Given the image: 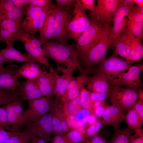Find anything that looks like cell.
<instances>
[{
	"label": "cell",
	"instance_id": "6da1fadb",
	"mask_svg": "<svg viewBox=\"0 0 143 143\" xmlns=\"http://www.w3.org/2000/svg\"><path fill=\"white\" fill-rule=\"evenodd\" d=\"M42 45L43 54L53 60L57 65V68L62 67L64 65L66 68L73 67L78 69L80 72L83 70L79 64L74 44L69 45L54 41L46 42Z\"/></svg>",
	"mask_w": 143,
	"mask_h": 143
},
{
	"label": "cell",
	"instance_id": "7a4b0ae2",
	"mask_svg": "<svg viewBox=\"0 0 143 143\" xmlns=\"http://www.w3.org/2000/svg\"><path fill=\"white\" fill-rule=\"evenodd\" d=\"M112 27L110 23H105L99 35L90 48L79 57L81 63L87 68L100 63L106 58L108 49L110 48L108 43L110 34Z\"/></svg>",
	"mask_w": 143,
	"mask_h": 143
},
{
	"label": "cell",
	"instance_id": "3957f363",
	"mask_svg": "<svg viewBox=\"0 0 143 143\" xmlns=\"http://www.w3.org/2000/svg\"><path fill=\"white\" fill-rule=\"evenodd\" d=\"M54 8L29 5L26 9V17L21 23L20 27L31 37H35L37 31L42 27L49 10Z\"/></svg>",
	"mask_w": 143,
	"mask_h": 143
},
{
	"label": "cell",
	"instance_id": "277c9868",
	"mask_svg": "<svg viewBox=\"0 0 143 143\" xmlns=\"http://www.w3.org/2000/svg\"><path fill=\"white\" fill-rule=\"evenodd\" d=\"M108 92L111 102L124 113L132 108L138 99L137 90L131 88L110 85Z\"/></svg>",
	"mask_w": 143,
	"mask_h": 143
},
{
	"label": "cell",
	"instance_id": "5b68a950",
	"mask_svg": "<svg viewBox=\"0 0 143 143\" xmlns=\"http://www.w3.org/2000/svg\"><path fill=\"white\" fill-rule=\"evenodd\" d=\"M74 8L67 28L69 38L77 42L78 38L89 26L90 20L78 0H75Z\"/></svg>",
	"mask_w": 143,
	"mask_h": 143
},
{
	"label": "cell",
	"instance_id": "8992f818",
	"mask_svg": "<svg viewBox=\"0 0 143 143\" xmlns=\"http://www.w3.org/2000/svg\"><path fill=\"white\" fill-rule=\"evenodd\" d=\"M53 35L52 39L61 43L67 44L69 38L67 31L71 17V8L56 6Z\"/></svg>",
	"mask_w": 143,
	"mask_h": 143
},
{
	"label": "cell",
	"instance_id": "52a82bcc",
	"mask_svg": "<svg viewBox=\"0 0 143 143\" xmlns=\"http://www.w3.org/2000/svg\"><path fill=\"white\" fill-rule=\"evenodd\" d=\"M26 125L27 128L25 131L32 138L40 137L46 143L51 141V135L53 134V130L52 117L50 113Z\"/></svg>",
	"mask_w": 143,
	"mask_h": 143
},
{
	"label": "cell",
	"instance_id": "ba28073f",
	"mask_svg": "<svg viewBox=\"0 0 143 143\" xmlns=\"http://www.w3.org/2000/svg\"><path fill=\"white\" fill-rule=\"evenodd\" d=\"M56 100L43 96L28 101V108L24 112V125L33 122L46 114Z\"/></svg>",
	"mask_w": 143,
	"mask_h": 143
},
{
	"label": "cell",
	"instance_id": "9c48e42d",
	"mask_svg": "<svg viewBox=\"0 0 143 143\" xmlns=\"http://www.w3.org/2000/svg\"><path fill=\"white\" fill-rule=\"evenodd\" d=\"M143 70L142 65L130 66L127 72L121 73L116 78L109 81V83L115 86H124L137 91L143 86L141 77Z\"/></svg>",
	"mask_w": 143,
	"mask_h": 143
},
{
	"label": "cell",
	"instance_id": "30bf717a",
	"mask_svg": "<svg viewBox=\"0 0 143 143\" xmlns=\"http://www.w3.org/2000/svg\"><path fill=\"white\" fill-rule=\"evenodd\" d=\"M130 65L114 53L100 63L97 72L105 75L109 82L128 70Z\"/></svg>",
	"mask_w": 143,
	"mask_h": 143
},
{
	"label": "cell",
	"instance_id": "8fae6325",
	"mask_svg": "<svg viewBox=\"0 0 143 143\" xmlns=\"http://www.w3.org/2000/svg\"><path fill=\"white\" fill-rule=\"evenodd\" d=\"M97 5L90 15V20L110 23L120 5V0H97Z\"/></svg>",
	"mask_w": 143,
	"mask_h": 143
},
{
	"label": "cell",
	"instance_id": "7c38bea8",
	"mask_svg": "<svg viewBox=\"0 0 143 143\" xmlns=\"http://www.w3.org/2000/svg\"><path fill=\"white\" fill-rule=\"evenodd\" d=\"M90 20L89 26L77 42L75 48L78 57L81 56L91 46L100 34L104 24L103 23Z\"/></svg>",
	"mask_w": 143,
	"mask_h": 143
},
{
	"label": "cell",
	"instance_id": "4fadbf2b",
	"mask_svg": "<svg viewBox=\"0 0 143 143\" xmlns=\"http://www.w3.org/2000/svg\"><path fill=\"white\" fill-rule=\"evenodd\" d=\"M135 8L133 5L122 4L120 0V5L114 16V24L110 34L108 43L110 47L113 46L117 38L123 31L125 21L124 17L128 16Z\"/></svg>",
	"mask_w": 143,
	"mask_h": 143
},
{
	"label": "cell",
	"instance_id": "5bb4252c",
	"mask_svg": "<svg viewBox=\"0 0 143 143\" xmlns=\"http://www.w3.org/2000/svg\"><path fill=\"white\" fill-rule=\"evenodd\" d=\"M2 107L6 111L8 125H11V128L15 131H20V128L25 124V111L21 103L15 101Z\"/></svg>",
	"mask_w": 143,
	"mask_h": 143
},
{
	"label": "cell",
	"instance_id": "9a60e30c",
	"mask_svg": "<svg viewBox=\"0 0 143 143\" xmlns=\"http://www.w3.org/2000/svg\"><path fill=\"white\" fill-rule=\"evenodd\" d=\"M90 78L85 74H81L77 78H75L69 83L61 97L62 102H67L78 97L81 90L87 85Z\"/></svg>",
	"mask_w": 143,
	"mask_h": 143
},
{
	"label": "cell",
	"instance_id": "2e32d148",
	"mask_svg": "<svg viewBox=\"0 0 143 143\" xmlns=\"http://www.w3.org/2000/svg\"><path fill=\"white\" fill-rule=\"evenodd\" d=\"M49 71L45 70L37 79L36 82L43 96L51 99L55 95V90L57 73L49 66Z\"/></svg>",
	"mask_w": 143,
	"mask_h": 143
},
{
	"label": "cell",
	"instance_id": "e0dca14e",
	"mask_svg": "<svg viewBox=\"0 0 143 143\" xmlns=\"http://www.w3.org/2000/svg\"><path fill=\"white\" fill-rule=\"evenodd\" d=\"M18 67L11 63L6 68V71L0 74V87L14 91L20 85L19 79L21 77L19 75Z\"/></svg>",
	"mask_w": 143,
	"mask_h": 143
},
{
	"label": "cell",
	"instance_id": "ac0fdd59",
	"mask_svg": "<svg viewBox=\"0 0 143 143\" xmlns=\"http://www.w3.org/2000/svg\"><path fill=\"white\" fill-rule=\"evenodd\" d=\"M26 10L16 7L11 0H0V20H22Z\"/></svg>",
	"mask_w": 143,
	"mask_h": 143
},
{
	"label": "cell",
	"instance_id": "d6986e66",
	"mask_svg": "<svg viewBox=\"0 0 143 143\" xmlns=\"http://www.w3.org/2000/svg\"><path fill=\"white\" fill-rule=\"evenodd\" d=\"M21 20H0V34L4 38L13 42L20 41L19 31Z\"/></svg>",
	"mask_w": 143,
	"mask_h": 143
},
{
	"label": "cell",
	"instance_id": "ffe728a7",
	"mask_svg": "<svg viewBox=\"0 0 143 143\" xmlns=\"http://www.w3.org/2000/svg\"><path fill=\"white\" fill-rule=\"evenodd\" d=\"M76 69L75 68H63L59 71L62 73L61 75L57 73L55 90L56 99L59 100L63 96L69 83L74 79L73 74Z\"/></svg>",
	"mask_w": 143,
	"mask_h": 143
},
{
	"label": "cell",
	"instance_id": "44dd1931",
	"mask_svg": "<svg viewBox=\"0 0 143 143\" xmlns=\"http://www.w3.org/2000/svg\"><path fill=\"white\" fill-rule=\"evenodd\" d=\"M124 112L119 108L113 104L106 108L102 116L103 124L112 126L115 129L125 118Z\"/></svg>",
	"mask_w": 143,
	"mask_h": 143
},
{
	"label": "cell",
	"instance_id": "7402d4cb",
	"mask_svg": "<svg viewBox=\"0 0 143 143\" xmlns=\"http://www.w3.org/2000/svg\"><path fill=\"white\" fill-rule=\"evenodd\" d=\"M18 88L23 100L28 101L44 96L37 84L36 80L27 79L20 83Z\"/></svg>",
	"mask_w": 143,
	"mask_h": 143
},
{
	"label": "cell",
	"instance_id": "603a6c76",
	"mask_svg": "<svg viewBox=\"0 0 143 143\" xmlns=\"http://www.w3.org/2000/svg\"><path fill=\"white\" fill-rule=\"evenodd\" d=\"M132 35L127 29L117 37L113 46L115 47L114 53L126 59L131 50Z\"/></svg>",
	"mask_w": 143,
	"mask_h": 143
},
{
	"label": "cell",
	"instance_id": "cb8c5ba5",
	"mask_svg": "<svg viewBox=\"0 0 143 143\" xmlns=\"http://www.w3.org/2000/svg\"><path fill=\"white\" fill-rule=\"evenodd\" d=\"M56 7L49 10L42 27L39 31L40 34L39 40L41 45L52 39L53 37L56 12Z\"/></svg>",
	"mask_w": 143,
	"mask_h": 143
},
{
	"label": "cell",
	"instance_id": "d4e9b609",
	"mask_svg": "<svg viewBox=\"0 0 143 143\" xmlns=\"http://www.w3.org/2000/svg\"><path fill=\"white\" fill-rule=\"evenodd\" d=\"M87 85L89 91L101 92H108L110 86L108 79L105 75L99 72L91 77Z\"/></svg>",
	"mask_w": 143,
	"mask_h": 143
},
{
	"label": "cell",
	"instance_id": "484cf974",
	"mask_svg": "<svg viewBox=\"0 0 143 143\" xmlns=\"http://www.w3.org/2000/svg\"><path fill=\"white\" fill-rule=\"evenodd\" d=\"M50 111L52 117L53 134L55 135L61 134V123L66 120L63 111V104L57 100Z\"/></svg>",
	"mask_w": 143,
	"mask_h": 143
},
{
	"label": "cell",
	"instance_id": "4316f807",
	"mask_svg": "<svg viewBox=\"0 0 143 143\" xmlns=\"http://www.w3.org/2000/svg\"><path fill=\"white\" fill-rule=\"evenodd\" d=\"M45 70L40 67L38 63L26 62L19 68L18 72L21 77L27 79L36 80Z\"/></svg>",
	"mask_w": 143,
	"mask_h": 143
},
{
	"label": "cell",
	"instance_id": "83f0119b",
	"mask_svg": "<svg viewBox=\"0 0 143 143\" xmlns=\"http://www.w3.org/2000/svg\"><path fill=\"white\" fill-rule=\"evenodd\" d=\"M141 39L132 35L130 51L126 61L130 64L140 61L143 57V46Z\"/></svg>",
	"mask_w": 143,
	"mask_h": 143
},
{
	"label": "cell",
	"instance_id": "f1b7e54d",
	"mask_svg": "<svg viewBox=\"0 0 143 143\" xmlns=\"http://www.w3.org/2000/svg\"><path fill=\"white\" fill-rule=\"evenodd\" d=\"M23 43L25 47L28 57L46 67H49L48 59L43 54L42 48L41 47L34 48L28 43L25 42Z\"/></svg>",
	"mask_w": 143,
	"mask_h": 143
},
{
	"label": "cell",
	"instance_id": "f546056e",
	"mask_svg": "<svg viewBox=\"0 0 143 143\" xmlns=\"http://www.w3.org/2000/svg\"><path fill=\"white\" fill-rule=\"evenodd\" d=\"M125 119L127 128L129 130H135L141 128L143 120L140 117L133 107L127 112L125 115Z\"/></svg>",
	"mask_w": 143,
	"mask_h": 143
},
{
	"label": "cell",
	"instance_id": "4dcf8cb0",
	"mask_svg": "<svg viewBox=\"0 0 143 143\" xmlns=\"http://www.w3.org/2000/svg\"><path fill=\"white\" fill-rule=\"evenodd\" d=\"M132 132L128 128L114 129L111 139L108 143H129Z\"/></svg>",
	"mask_w": 143,
	"mask_h": 143
},
{
	"label": "cell",
	"instance_id": "1f68e13d",
	"mask_svg": "<svg viewBox=\"0 0 143 143\" xmlns=\"http://www.w3.org/2000/svg\"><path fill=\"white\" fill-rule=\"evenodd\" d=\"M63 109L66 117V123L70 129L71 130H76L85 133L86 128L85 125L78 122L76 120L75 116L69 113L65 103L63 104Z\"/></svg>",
	"mask_w": 143,
	"mask_h": 143
},
{
	"label": "cell",
	"instance_id": "d6a6232c",
	"mask_svg": "<svg viewBox=\"0 0 143 143\" xmlns=\"http://www.w3.org/2000/svg\"><path fill=\"white\" fill-rule=\"evenodd\" d=\"M0 53L3 58L7 62L11 63L13 62L11 60L25 63L32 62L38 63V62L27 56V54L23 55H16L11 53L7 48L4 49L0 51Z\"/></svg>",
	"mask_w": 143,
	"mask_h": 143
},
{
	"label": "cell",
	"instance_id": "836d02e7",
	"mask_svg": "<svg viewBox=\"0 0 143 143\" xmlns=\"http://www.w3.org/2000/svg\"><path fill=\"white\" fill-rule=\"evenodd\" d=\"M79 97L82 108L88 110L91 115H95L92 106L90 91L83 88L80 92Z\"/></svg>",
	"mask_w": 143,
	"mask_h": 143
},
{
	"label": "cell",
	"instance_id": "e575fe53",
	"mask_svg": "<svg viewBox=\"0 0 143 143\" xmlns=\"http://www.w3.org/2000/svg\"><path fill=\"white\" fill-rule=\"evenodd\" d=\"M69 143H82L87 139L85 134L76 130H72L65 135Z\"/></svg>",
	"mask_w": 143,
	"mask_h": 143
},
{
	"label": "cell",
	"instance_id": "d590c367",
	"mask_svg": "<svg viewBox=\"0 0 143 143\" xmlns=\"http://www.w3.org/2000/svg\"><path fill=\"white\" fill-rule=\"evenodd\" d=\"M17 100L14 91L0 87V106L5 105Z\"/></svg>",
	"mask_w": 143,
	"mask_h": 143
},
{
	"label": "cell",
	"instance_id": "8d00e7d4",
	"mask_svg": "<svg viewBox=\"0 0 143 143\" xmlns=\"http://www.w3.org/2000/svg\"><path fill=\"white\" fill-rule=\"evenodd\" d=\"M32 138L25 131H18L4 143H30Z\"/></svg>",
	"mask_w": 143,
	"mask_h": 143
},
{
	"label": "cell",
	"instance_id": "74e56055",
	"mask_svg": "<svg viewBox=\"0 0 143 143\" xmlns=\"http://www.w3.org/2000/svg\"><path fill=\"white\" fill-rule=\"evenodd\" d=\"M126 28L135 37L142 39L143 36V23L127 22Z\"/></svg>",
	"mask_w": 143,
	"mask_h": 143
},
{
	"label": "cell",
	"instance_id": "f35d334b",
	"mask_svg": "<svg viewBox=\"0 0 143 143\" xmlns=\"http://www.w3.org/2000/svg\"><path fill=\"white\" fill-rule=\"evenodd\" d=\"M103 124L102 120L96 119L92 124L86 128V135L88 137H91L98 135L100 130L102 128Z\"/></svg>",
	"mask_w": 143,
	"mask_h": 143
},
{
	"label": "cell",
	"instance_id": "ab89813d",
	"mask_svg": "<svg viewBox=\"0 0 143 143\" xmlns=\"http://www.w3.org/2000/svg\"><path fill=\"white\" fill-rule=\"evenodd\" d=\"M19 31L21 35L20 41L22 43L25 42L28 43L34 48L41 47V44L39 39L35 37H31L20 27Z\"/></svg>",
	"mask_w": 143,
	"mask_h": 143
},
{
	"label": "cell",
	"instance_id": "60d3db41",
	"mask_svg": "<svg viewBox=\"0 0 143 143\" xmlns=\"http://www.w3.org/2000/svg\"><path fill=\"white\" fill-rule=\"evenodd\" d=\"M65 104L67 109L71 114L75 116L82 108L79 97L76 99L71 100Z\"/></svg>",
	"mask_w": 143,
	"mask_h": 143
},
{
	"label": "cell",
	"instance_id": "b9f144b4",
	"mask_svg": "<svg viewBox=\"0 0 143 143\" xmlns=\"http://www.w3.org/2000/svg\"><path fill=\"white\" fill-rule=\"evenodd\" d=\"M128 16V22L143 23V14L141 13L139 7L135 8Z\"/></svg>",
	"mask_w": 143,
	"mask_h": 143
},
{
	"label": "cell",
	"instance_id": "7bdbcfd3",
	"mask_svg": "<svg viewBox=\"0 0 143 143\" xmlns=\"http://www.w3.org/2000/svg\"><path fill=\"white\" fill-rule=\"evenodd\" d=\"M0 126L10 131H15L8 126L7 115L6 110L0 107Z\"/></svg>",
	"mask_w": 143,
	"mask_h": 143
},
{
	"label": "cell",
	"instance_id": "ee69618b",
	"mask_svg": "<svg viewBox=\"0 0 143 143\" xmlns=\"http://www.w3.org/2000/svg\"><path fill=\"white\" fill-rule=\"evenodd\" d=\"M91 115H92L88 110L82 109L77 113L75 116L76 120L78 122L85 125L87 123L88 118Z\"/></svg>",
	"mask_w": 143,
	"mask_h": 143
},
{
	"label": "cell",
	"instance_id": "f6af8a7d",
	"mask_svg": "<svg viewBox=\"0 0 143 143\" xmlns=\"http://www.w3.org/2000/svg\"><path fill=\"white\" fill-rule=\"evenodd\" d=\"M29 5L38 7L52 8L56 7L51 0H29Z\"/></svg>",
	"mask_w": 143,
	"mask_h": 143
},
{
	"label": "cell",
	"instance_id": "bcb514c9",
	"mask_svg": "<svg viewBox=\"0 0 143 143\" xmlns=\"http://www.w3.org/2000/svg\"><path fill=\"white\" fill-rule=\"evenodd\" d=\"M90 93L91 102L104 101L109 97L108 92H96L90 91Z\"/></svg>",
	"mask_w": 143,
	"mask_h": 143
},
{
	"label": "cell",
	"instance_id": "7dc6e473",
	"mask_svg": "<svg viewBox=\"0 0 143 143\" xmlns=\"http://www.w3.org/2000/svg\"><path fill=\"white\" fill-rule=\"evenodd\" d=\"M135 134L131 135L129 143H143V130L141 128L134 130Z\"/></svg>",
	"mask_w": 143,
	"mask_h": 143
},
{
	"label": "cell",
	"instance_id": "c3c4849f",
	"mask_svg": "<svg viewBox=\"0 0 143 143\" xmlns=\"http://www.w3.org/2000/svg\"><path fill=\"white\" fill-rule=\"evenodd\" d=\"M17 131H6L0 126V143H4L14 136Z\"/></svg>",
	"mask_w": 143,
	"mask_h": 143
},
{
	"label": "cell",
	"instance_id": "681fc988",
	"mask_svg": "<svg viewBox=\"0 0 143 143\" xmlns=\"http://www.w3.org/2000/svg\"><path fill=\"white\" fill-rule=\"evenodd\" d=\"M78 1L81 5L85 9H88L91 11V12L94 11L95 7L94 0H78Z\"/></svg>",
	"mask_w": 143,
	"mask_h": 143
},
{
	"label": "cell",
	"instance_id": "f907efd6",
	"mask_svg": "<svg viewBox=\"0 0 143 143\" xmlns=\"http://www.w3.org/2000/svg\"><path fill=\"white\" fill-rule=\"evenodd\" d=\"M132 107L140 117L143 120V101L138 100Z\"/></svg>",
	"mask_w": 143,
	"mask_h": 143
},
{
	"label": "cell",
	"instance_id": "816d5d0a",
	"mask_svg": "<svg viewBox=\"0 0 143 143\" xmlns=\"http://www.w3.org/2000/svg\"><path fill=\"white\" fill-rule=\"evenodd\" d=\"M51 141V143H69L65 135L62 134L55 135Z\"/></svg>",
	"mask_w": 143,
	"mask_h": 143
},
{
	"label": "cell",
	"instance_id": "f5cc1de1",
	"mask_svg": "<svg viewBox=\"0 0 143 143\" xmlns=\"http://www.w3.org/2000/svg\"><path fill=\"white\" fill-rule=\"evenodd\" d=\"M57 6L60 7L71 8L74 5L75 0H56Z\"/></svg>",
	"mask_w": 143,
	"mask_h": 143
},
{
	"label": "cell",
	"instance_id": "db71d44e",
	"mask_svg": "<svg viewBox=\"0 0 143 143\" xmlns=\"http://www.w3.org/2000/svg\"><path fill=\"white\" fill-rule=\"evenodd\" d=\"M109 106V105L108 104L94 109L93 111L95 116L99 117H102L105 110Z\"/></svg>",
	"mask_w": 143,
	"mask_h": 143
},
{
	"label": "cell",
	"instance_id": "11a10c76",
	"mask_svg": "<svg viewBox=\"0 0 143 143\" xmlns=\"http://www.w3.org/2000/svg\"><path fill=\"white\" fill-rule=\"evenodd\" d=\"M90 137V141L91 143H108L105 140L98 135Z\"/></svg>",
	"mask_w": 143,
	"mask_h": 143
},
{
	"label": "cell",
	"instance_id": "9f6ffc18",
	"mask_svg": "<svg viewBox=\"0 0 143 143\" xmlns=\"http://www.w3.org/2000/svg\"><path fill=\"white\" fill-rule=\"evenodd\" d=\"M15 6L19 8L26 9L28 7V5L24 4L22 0H11Z\"/></svg>",
	"mask_w": 143,
	"mask_h": 143
},
{
	"label": "cell",
	"instance_id": "6f0895ef",
	"mask_svg": "<svg viewBox=\"0 0 143 143\" xmlns=\"http://www.w3.org/2000/svg\"><path fill=\"white\" fill-rule=\"evenodd\" d=\"M108 104L104 101H96L92 102V106L93 109L98 107L104 106Z\"/></svg>",
	"mask_w": 143,
	"mask_h": 143
},
{
	"label": "cell",
	"instance_id": "680465c9",
	"mask_svg": "<svg viewBox=\"0 0 143 143\" xmlns=\"http://www.w3.org/2000/svg\"><path fill=\"white\" fill-rule=\"evenodd\" d=\"M6 62V61L3 58L0 53V74L6 71V68L4 67L3 64Z\"/></svg>",
	"mask_w": 143,
	"mask_h": 143
},
{
	"label": "cell",
	"instance_id": "91938a15",
	"mask_svg": "<svg viewBox=\"0 0 143 143\" xmlns=\"http://www.w3.org/2000/svg\"><path fill=\"white\" fill-rule=\"evenodd\" d=\"M7 48L12 54L18 55H25L26 54L22 53L18 50L14 48L13 47H10Z\"/></svg>",
	"mask_w": 143,
	"mask_h": 143
},
{
	"label": "cell",
	"instance_id": "94428289",
	"mask_svg": "<svg viewBox=\"0 0 143 143\" xmlns=\"http://www.w3.org/2000/svg\"><path fill=\"white\" fill-rule=\"evenodd\" d=\"M30 143H46L42 139L38 137L32 138Z\"/></svg>",
	"mask_w": 143,
	"mask_h": 143
},
{
	"label": "cell",
	"instance_id": "6125c7cd",
	"mask_svg": "<svg viewBox=\"0 0 143 143\" xmlns=\"http://www.w3.org/2000/svg\"><path fill=\"white\" fill-rule=\"evenodd\" d=\"M121 3L123 4L128 5H133V0H120Z\"/></svg>",
	"mask_w": 143,
	"mask_h": 143
},
{
	"label": "cell",
	"instance_id": "be15d7a7",
	"mask_svg": "<svg viewBox=\"0 0 143 143\" xmlns=\"http://www.w3.org/2000/svg\"><path fill=\"white\" fill-rule=\"evenodd\" d=\"M138 91V100L143 101V90L141 89H139L137 90Z\"/></svg>",
	"mask_w": 143,
	"mask_h": 143
},
{
	"label": "cell",
	"instance_id": "e7e4bbea",
	"mask_svg": "<svg viewBox=\"0 0 143 143\" xmlns=\"http://www.w3.org/2000/svg\"><path fill=\"white\" fill-rule=\"evenodd\" d=\"M133 2L138 6V7L143 6V0H133Z\"/></svg>",
	"mask_w": 143,
	"mask_h": 143
},
{
	"label": "cell",
	"instance_id": "03108f58",
	"mask_svg": "<svg viewBox=\"0 0 143 143\" xmlns=\"http://www.w3.org/2000/svg\"><path fill=\"white\" fill-rule=\"evenodd\" d=\"M84 143H91V142L87 140L84 142Z\"/></svg>",
	"mask_w": 143,
	"mask_h": 143
}]
</instances>
